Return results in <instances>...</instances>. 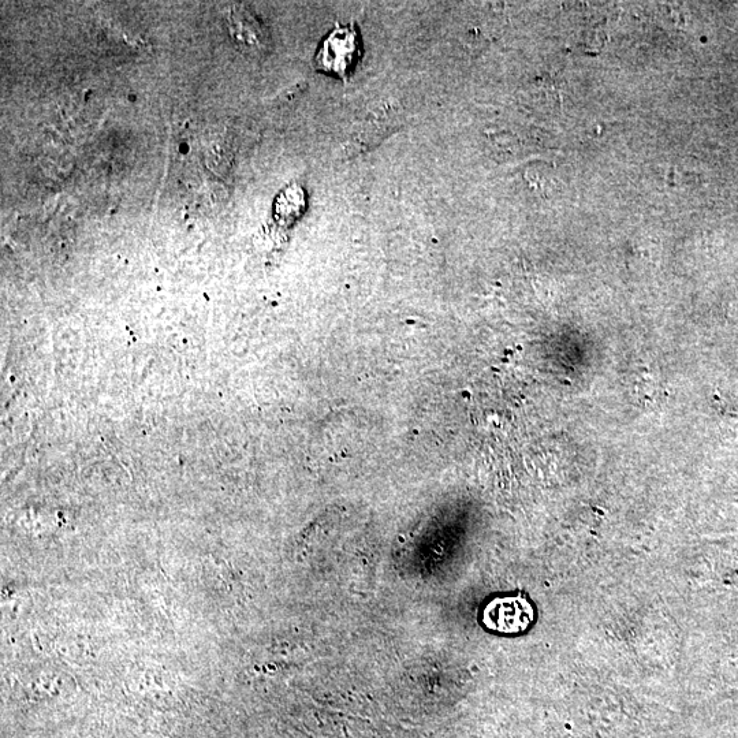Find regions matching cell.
<instances>
[{"mask_svg": "<svg viewBox=\"0 0 738 738\" xmlns=\"http://www.w3.org/2000/svg\"><path fill=\"white\" fill-rule=\"evenodd\" d=\"M307 207V196L303 188L298 185L289 186L285 190H282L281 195L277 197L275 201V218L281 223L296 222Z\"/></svg>", "mask_w": 738, "mask_h": 738, "instance_id": "3", "label": "cell"}, {"mask_svg": "<svg viewBox=\"0 0 738 738\" xmlns=\"http://www.w3.org/2000/svg\"><path fill=\"white\" fill-rule=\"evenodd\" d=\"M535 620V611L527 599L501 598L488 603L483 613V624L490 631L514 635L523 633Z\"/></svg>", "mask_w": 738, "mask_h": 738, "instance_id": "1", "label": "cell"}, {"mask_svg": "<svg viewBox=\"0 0 738 738\" xmlns=\"http://www.w3.org/2000/svg\"><path fill=\"white\" fill-rule=\"evenodd\" d=\"M360 41L353 28H338L323 41L316 66L323 72L345 76L359 58Z\"/></svg>", "mask_w": 738, "mask_h": 738, "instance_id": "2", "label": "cell"}]
</instances>
